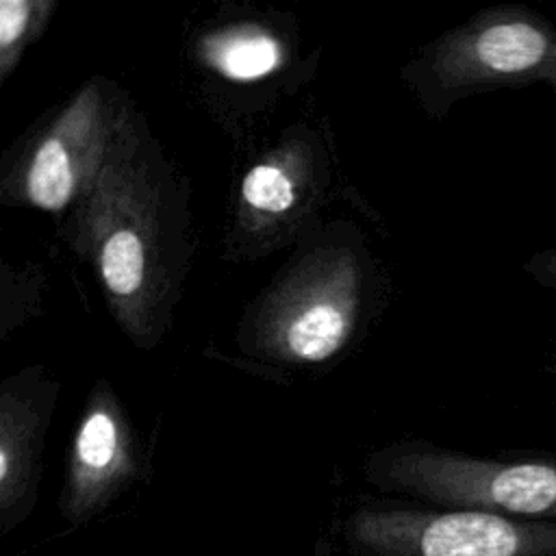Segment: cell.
Here are the masks:
<instances>
[{
    "instance_id": "8992f818",
    "label": "cell",
    "mask_w": 556,
    "mask_h": 556,
    "mask_svg": "<svg viewBox=\"0 0 556 556\" xmlns=\"http://www.w3.org/2000/svg\"><path fill=\"white\" fill-rule=\"evenodd\" d=\"M93 91H83L50 135L37 143L24 176V193L30 204L43 211H61L80 191L85 174L93 161Z\"/></svg>"
},
{
    "instance_id": "3957f363",
    "label": "cell",
    "mask_w": 556,
    "mask_h": 556,
    "mask_svg": "<svg viewBox=\"0 0 556 556\" xmlns=\"http://www.w3.org/2000/svg\"><path fill=\"white\" fill-rule=\"evenodd\" d=\"M358 302V271L350 256L317 261L295 280L271 324L276 348L304 363L330 358L345 343Z\"/></svg>"
},
{
    "instance_id": "277c9868",
    "label": "cell",
    "mask_w": 556,
    "mask_h": 556,
    "mask_svg": "<svg viewBox=\"0 0 556 556\" xmlns=\"http://www.w3.org/2000/svg\"><path fill=\"white\" fill-rule=\"evenodd\" d=\"M137 473V454L122 419L111 402H96L83 417L70 452L63 513L85 521L104 508Z\"/></svg>"
},
{
    "instance_id": "30bf717a",
    "label": "cell",
    "mask_w": 556,
    "mask_h": 556,
    "mask_svg": "<svg viewBox=\"0 0 556 556\" xmlns=\"http://www.w3.org/2000/svg\"><path fill=\"white\" fill-rule=\"evenodd\" d=\"M245 204L258 213L278 215L293 206L295 182L287 169L274 163L254 165L241 185Z\"/></svg>"
},
{
    "instance_id": "7a4b0ae2",
    "label": "cell",
    "mask_w": 556,
    "mask_h": 556,
    "mask_svg": "<svg viewBox=\"0 0 556 556\" xmlns=\"http://www.w3.org/2000/svg\"><path fill=\"white\" fill-rule=\"evenodd\" d=\"M350 534L376 556H545L556 523H521L486 510H361Z\"/></svg>"
},
{
    "instance_id": "52a82bcc",
    "label": "cell",
    "mask_w": 556,
    "mask_h": 556,
    "mask_svg": "<svg viewBox=\"0 0 556 556\" xmlns=\"http://www.w3.org/2000/svg\"><path fill=\"white\" fill-rule=\"evenodd\" d=\"M206 63L230 80H256L282 63L280 41L256 26L230 28L204 41Z\"/></svg>"
},
{
    "instance_id": "9c48e42d",
    "label": "cell",
    "mask_w": 556,
    "mask_h": 556,
    "mask_svg": "<svg viewBox=\"0 0 556 556\" xmlns=\"http://www.w3.org/2000/svg\"><path fill=\"white\" fill-rule=\"evenodd\" d=\"M33 465V437L17 424L0 421V513L24 491Z\"/></svg>"
},
{
    "instance_id": "6da1fadb",
    "label": "cell",
    "mask_w": 556,
    "mask_h": 556,
    "mask_svg": "<svg viewBox=\"0 0 556 556\" xmlns=\"http://www.w3.org/2000/svg\"><path fill=\"white\" fill-rule=\"evenodd\" d=\"M376 480L432 502L556 519V463H500L437 450H404L378 460Z\"/></svg>"
},
{
    "instance_id": "5b68a950",
    "label": "cell",
    "mask_w": 556,
    "mask_h": 556,
    "mask_svg": "<svg viewBox=\"0 0 556 556\" xmlns=\"http://www.w3.org/2000/svg\"><path fill=\"white\" fill-rule=\"evenodd\" d=\"M445 72L458 80L547 76L556 85V35L528 20H495L458 39Z\"/></svg>"
},
{
    "instance_id": "ba28073f",
    "label": "cell",
    "mask_w": 556,
    "mask_h": 556,
    "mask_svg": "<svg viewBox=\"0 0 556 556\" xmlns=\"http://www.w3.org/2000/svg\"><path fill=\"white\" fill-rule=\"evenodd\" d=\"M50 11L52 4L41 0H0V83L43 28Z\"/></svg>"
}]
</instances>
